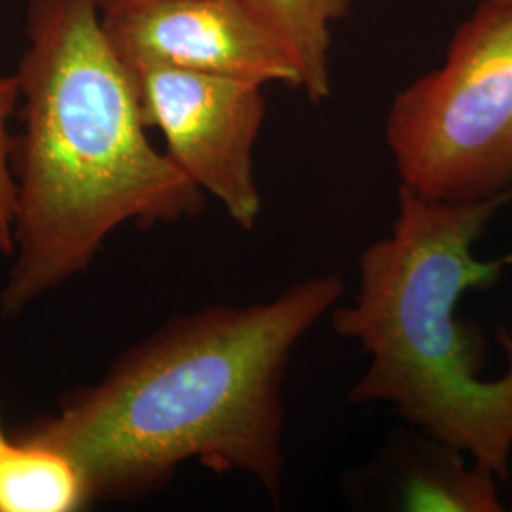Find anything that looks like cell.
<instances>
[{
  "label": "cell",
  "instance_id": "cell-14",
  "mask_svg": "<svg viewBox=\"0 0 512 512\" xmlns=\"http://www.w3.org/2000/svg\"><path fill=\"white\" fill-rule=\"evenodd\" d=\"M511 511H512V507H511Z\"/></svg>",
  "mask_w": 512,
  "mask_h": 512
},
{
  "label": "cell",
  "instance_id": "cell-4",
  "mask_svg": "<svg viewBox=\"0 0 512 512\" xmlns=\"http://www.w3.org/2000/svg\"><path fill=\"white\" fill-rule=\"evenodd\" d=\"M401 186L435 202L512 192V2L482 0L439 69L393 97L385 120Z\"/></svg>",
  "mask_w": 512,
  "mask_h": 512
},
{
  "label": "cell",
  "instance_id": "cell-10",
  "mask_svg": "<svg viewBox=\"0 0 512 512\" xmlns=\"http://www.w3.org/2000/svg\"><path fill=\"white\" fill-rule=\"evenodd\" d=\"M19 84L16 74H0V255L14 253V219H16V177L12 167L14 137L8 131L10 118L19 107Z\"/></svg>",
  "mask_w": 512,
  "mask_h": 512
},
{
  "label": "cell",
  "instance_id": "cell-5",
  "mask_svg": "<svg viewBox=\"0 0 512 512\" xmlns=\"http://www.w3.org/2000/svg\"><path fill=\"white\" fill-rule=\"evenodd\" d=\"M129 71L143 120L164 135L165 154L241 230H253L262 213L253 150L266 118L264 86L164 65Z\"/></svg>",
  "mask_w": 512,
  "mask_h": 512
},
{
  "label": "cell",
  "instance_id": "cell-13",
  "mask_svg": "<svg viewBox=\"0 0 512 512\" xmlns=\"http://www.w3.org/2000/svg\"><path fill=\"white\" fill-rule=\"evenodd\" d=\"M501 2H512V0H501Z\"/></svg>",
  "mask_w": 512,
  "mask_h": 512
},
{
  "label": "cell",
  "instance_id": "cell-6",
  "mask_svg": "<svg viewBox=\"0 0 512 512\" xmlns=\"http://www.w3.org/2000/svg\"><path fill=\"white\" fill-rule=\"evenodd\" d=\"M103 27L129 69L164 65L300 88L291 59L241 0H143L103 10Z\"/></svg>",
  "mask_w": 512,
  "mask_h": 512
},
{
  "label": "cell",
  "instance_id": "cell-3",
  "mask_svg": "<svg viewBox=\"0 0 512 512\" xmlns=\"http://www.w3.org/2000/svg\"><path fill=\"white\" fill-rule=\"evenodd\" d=\"M512 192L482 202H435L399 186L391 232L359 256V289L330 311L332 329L355 340L368 368L351 404H389L408 425L507 480L512 459V334L497 330L507 370L484 380L486 348L475 323L459 319L461 298L486 291L512 253L482 260L475 245Z\"/></svg>",
  "mask_w": 512,
  "mask_h": 512
},
{
  "label": "cell",
  "instance_id": "cell-8",
  "mask_svg": "<svg viewBox=\"0 0 512 512\" xmlns=\"http://www.w3.org/2000/svg\"><path fill=\"white\" fill-rule=\"evenodd\" d=\"M256 23L291 59L311 103L330 95L332 25L348 16L351 0H241Z\"/></svg>",
  "mask_w": 512,
  "mask_h": 512
},
{
  "label": "cell",
  "instance_id": "cell-12",
  "mask_svg": "<svg viewBox=\"0 0 512 512\" xmlns=\"http://www.w3.org/2000/svg\"><path fill=\"white\" fill-rule=\"evenodd\" d=\"M10 442H12V440L6 437L4 429H2V423H0V454H2V452H4L8 446H10Z\"/></svg>",
  "mask_w": 512,
  "mask_h": 512
},
{
  "label": "cell",
  "instance_id": "cell-9",
  "mask_svg": "<svg viewBox=\"0 0 512 512\" xmlns=\"http://www.w3.org/2000/svg\"><path fill=\"white\" fill-rule=\"evenodd\" d=\"M86 505L84 480L61 452L14 439L0 454V512H74Z\"/></svg>",
  "mask_w": 512,
  "mask_h": 512
},
{
  "label": "cell",
  "instance_id": "cell-2",
  "mask_svg": "<svg viewBox=\"0 0 512 512\" xmlns=\"http://www.w3.org/2000/svg\"><path fill=\"white\" fill-rule=\"evenodd\" d=\"M19 61L8 317L82 274L128 222L202 215L205 192L148 141L128 65L103 27L101 0H29Z\"/></svg>",
  "mask_w": 512,
  "mask_h": 512
},
{
  "label": "cell",
  "instance_id": "cell-1",
  "mask_svg": "<svg viewBox=\"0 0 512 512\" xmlns=\"http://www.w3.org/2000/svg\"><path fill=\"white\" fill-rule=\"evenodd\" d=\"M344 293L340 275H315L270 302L177 317L16 440L71 459L88 503L143 499L188 461L249 475L277 503L287 366Z\"/></svg>",
  "mask_w": 512,
  "mask_h": 512
},
{
  "label": "cell",
  "instance_id": "cell-11",
  "mask_svg": "<svg viewBox=\"0 0 512 512\" xmlns=\"http://www.w3.org/2000/svg\"><path fill=\"white\" fill-rule=\"evenodd\" d=\"M135 2H143V0H101V10H109V8H118V6H128Z\"/></svg>",
  "mask_w": 512,
  "mask_h": 512
},
{
  "label": "cell",
  "instance_id": "cell-7",
  "mask_svg": "<svg viewBox=\"0 0 512 512\" xmlns=\"http://www.w3.org/2000/svg\"><path fill=\"white\" fill-rule=\"evenodd\" d=\"M410 425L368 471L385 505L406 512H501L497 476Z\"/></svg>",
  "mask_w": 512,
  "mask_h": 512
}]
</instances>
